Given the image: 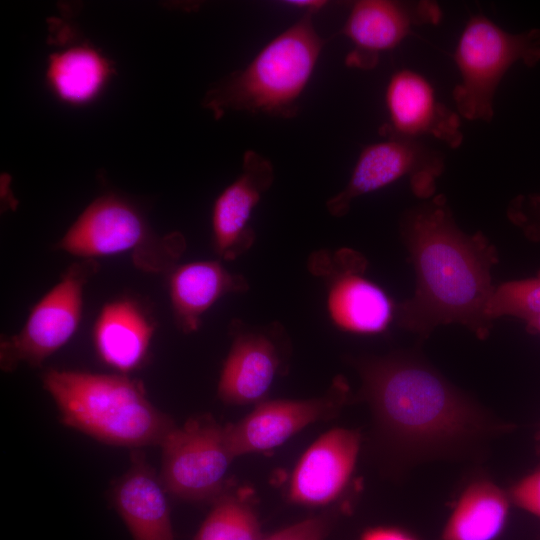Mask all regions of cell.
<instances>
[{"label": "cell", "instance_id": "8fae6325", "mask_svg": "<svg viewBox=\"0 0 540 540\" xmlns=\"http://www.w3.org/2000/svg\"><path fill=\"white\" fill-rule=\"evenodd\" d=\"M347 395L346 382L338 377L317 398L262 401L237 423L224 426L229 450L236 458L278 447L306 426L333 417Z\"/></svg>", "mask_w": 540, "mask_h": 540}, {"label": "cell", "instance_id": "4316f807", "mask_svg": "<svg viewBox=\"0 0 540 540\" xmlns=\"http://www.w3.org/2000/svg\"><path fill=\"white\" fill-rule=\"evenodd\" d=\"M360 540H415L408 534L395 528H374L366 531Z\"/></svg>", "mask_w": 540, "mask_h": 540}, {"label": "cell", "instance_id": "d4e9b609", "mask_svg": "<svg viewBox=\"0 0 540 540\" xmlns=\"http://www.w3.org/2000/svg\"><path fill=\"white\" fill-rule=\"evenodd\" d=\"M509 219L521 227L525 233L540 236V193L515 198L508 208Z\"/></svg>", "mask_w": 540, "mask_h": 540}, {"label": "cell", "instance_id": "3957f363", "mask_svg": "<svg viewBox=\"0 0 540 540\" xmlns=\"http://www.w3.org/2000/svg\"><path fill=\"white\" fill-rule=\"evenodd\" d=\"M61 422L116 446H160L176 428L147 398L143 384L125 374L50 369L42 378Z\"/></svg>", "mask_w": 540, "mask_h": 540}, {"label": "cell", "instance_id": "ac0fdd59", "mask_svg": "<svg viewBox=\"0 0 540 540\" xmlns=\"http://www.w3.org/2000/svg\"><path fill=\"white\" fill-rule=\"evenodd\" d=\"M155 324L139 303L121 298L101 309L93 329L96 353L120 374L138 369L145 361Z\"/></svg>", "mask_w": 540, "mask_h": 540}, {"label": "cell", "instance_id": "5bb4252c", "mask_svg": "<svg viewBox=\"0 0 540 540\" xmlns=\"http://www.w3.org/2000/svg\"><path fill=\"white\" fill-rule=\"evenodd\" d=\"M385 102L389 123L382 127L381 134L418 140L431 136L452 148L463 141L461 122L457 113L436 99L431 84L420 74L402 69L390 78Z\"/></svg>", "mask_w": 540, "mask_h": 540}, {"label": "cell", "instance_id": "4fadbf2b", "mask_svg": "<svg viewBox=\"0 0 540 540\" xmlns=\"http://www.w3.org/2000/svg\"><path fill=\"white\" fill-rule=\"evenodd\" d=\"M440 19L439 5L431 1H357L341 31L354 44L346 64L371 69L377 64L380 53L395 48L412 28L436 24Z\"/></svg>", "mask_w": 540, "mask_h": 540}, {"label": "cell", "instance_id": "e0dca14e", "mask_svg": "<svg viewBox=\"0 0 540 540\" xmlns=\"http://www.w3.org/2000/svg\"><path fill=\"white\" fill-rule=\"evenodd\" d=\"M112 499L133 540H174L166 490L140 451L132 453Z\"/></svg>", "mask_w": 540, "mask_h": 540}, {"label": "cell", "instance_id": "484cf974", "mask_svg": "<svg viewBox=\"0 0 540 540\" xmlns=\"http://www.w3.org/2000/svg\"><path fill=\"white\" fill-rule=\"evenodd\" d=\"M511 497L518 506L540 516V470L518 482L511 490Z\"/></svg>", "mask_w": 540, "mask_h": 540}, {"label": "cell", "instance_id": "5b68a950", "mask_svg": "<svg viewBox=\"0 0 540 540\" xmlns=\"http://www.w3.org/2000/svg\"><path fill=\"white\" fill-rule=\"evenodd\" d=\"M57 247L84 259L129 253L140 270L161 272L175 267L186 242L179 232L158 236L132 204L107 194L82 212Z\"/></svg>", "mask_w": 540, "mask_h": 540}, {"label": "cell", "instance_id": "7402d4cb", "mask_svg": "<svg viewBox=\"0 0 540 540\" xmlns=\"http://www.w3.org/2000/svg\"><path fill=\"white\" fill-rule=\"evenodd\" d=\"M260 524L253 508L240 497L224 492L193 540H262Z\"/></svg>", "mask_w": 540, "mask_h": 540}, {"label": "cell", "instance_id": "ffe728a7", "mask_svg": "<svg viewBox=\"0 0 540 540\" xmlns=\"http://www.w3.org/2000/svg\"><path fill=\"white\" fill-rule=\"evenodd\" d=\"M508 514L505 494L488 481L469 485L445 526L442 540H493Z\"/></svg>", "mask_w": 540, "mask_h": 540}, {"label": "cell", "instance_id": "9c48e42d", "mask_svg": "<svg viewBox=\"0 0 540 540\" xmlns=\"http://www.w3.org/2000/svg\"><path fill=\"white\" fill-rule=\"evenodd\" d=\"M367 266V259L349 248L318 252L311 257L310 270L327 280V314L341 331L379 334L395 319L396 304L365 276Z\"/></svg>", "mask_w": 540, "mask_h": 540}, {"label": "cell", "instance_id": "cb8c5ba5", "mask_svg": "<svg viewBox=\"0 0 540 540\" xmlns=\"http://www.w3.org/2000/svg\"><path fill=\"white\" fill-rule=\"evenodd\" d=\"M332 522L331 513H322L263 537L262 540H324L332 527Z\"/></svg>", "mask_w": 540, "mask_h": 540}, {"label": "cell", "instance_id": "7c38bea8", "mask_svg": "<svg viewBox=\"0 0 540 540\" xmlns=\"http://www.w3.org/2000/svg\"><path fill=\"white\" fill-rule=\"evenodd\" d=\"M230 327L233 340L220 373L218 396L231 405L260 403L281 365L284 328L277 322L250 326L240 320H233Z\"/></svg>", "mask_w": 540, "mask_h": 540}, {"label": "cell", "instance_id": "52a82bcc", "mask_svg": "<svg viewBox=\"0 0 540 540\" xmlns=\"http://www.w3.org/2000/svg\"><path fill=\"white\" fill-rule=\"evenodd\" d=\"M160 481L166 492L187 501H214L225 492L234 459L224 426L209 416L189 419L174 428L160 445Z\"/></svg>", "mask_w": 540, "mask_h": 540}, {"label": "cell", "instance_id": "277c9868", "mask_svg": "<svg viewBox=\"0 0 540 540\" xmlns=\"http://www.w3.org/2000/svg\"><path fill=\"white\" fill-rule=\"evenodd\" d=\"M311 12L268 42L243 69L207 91L203 105L215 118L228 111L294 117L323 47Z\"/></svg>", "mask_w": 540, "mask_h": 540}, {"label": "cell", "instance_id": "30bf717a", "mask_svg": "<svg viewBox=\"0 0 540 540\" xmlns=\"http://www.w3.org/2000/svg\"><path fill=\"white\" fill-rule=\"evenodd\" d=\"M442 170V156L418 140L388 137L361 151L347 185L326 202V208L331 215L342 217L356 198L407 175L413 193L428 198L434 194Z\"/></svg>", "mask_w": 540, "mask_h": 540}, {"label": "cell", "instance_id": "6da1fadb", "mask_svg": "<svg viewBox=\"0 0 540 540\" xmlns=\"http://www.w3.org/2000/svg\"><path fill=\"white\" fill-rule=\"evenodd\" d=\"M401 236L416 274L412 297L396 304L397 324L422 338L436 327L459 324L484 339L493 324L486 306L495 289L496 247L481 232H463L444 195L410 209Z\"/></svg>", "mask_w": 540, "mask_h": 540}, {"label": "cell", "instance_id": "f1b7e54d", "mask_svg": "<svg viewBox=\"0 0 540 540\" xmlns=\"http://www.w3.org/2000/svg\"><path fill=\"white\" fill-rule=\"evenodd\" d=\"M526 328L530 333L540 334V315L526 321Z\"/></svg>", "mask_w": 540, "mask_h": 540}, {"label": "cell", "instance_id": "7a4b0ae2", "mask_svg": "<svg viewBox=\"0 0 540 540\" xmlns=\"http://www.w3.org/2000/svg\"><path fill=\"white\" fill-rule=\"evenodd\" d=\"M366 400L393 442L433 447L478 433L482 422L471 402L420 360L393 355L357 363Z\"/></svg>", "mask_w": 540, "mask_h": 540}, {"label": "cell", "instance_id": "9a60e30c", "mask_svg": "<svg viewBox=\"0 0 540 540\" xmlns=\"http://www.w3.org/2000/svg\"><path fill=\"white\" fill-rule=\"evenodd\" d=\"M274 181L271 162L256 151L243 156L241 174L216 198L212 209V244L217 256L232 261L254 243L253 211Z\"/></svg>", "mask_w": 540, "mask_h": 540}, {"label": "cell", "instance_id": "8992f818", "mask_svg": "<svg viewBox=\"0 0 540 540\" xmlns=\"http://www.w3.org/2000/svg\"><path fill=\"white\" fill-rule=\"evenodd\" d=\"M454 59L461 82L453 98L459 114L467 120L490 122L494 116L496 89L511 66L540 62V29L508 33L482 14L467 22Z\"/></svg>", "mask_w": 540, "mask_h": 540}, {"label": "cell", "instance_id": "2e32d148", "mask_svg": "<svg viewBox=\"0 0 540 540\" xmlns=\"http://www.w3.org/2000/svg\"><path fill=\"white\" fill-rule=\"evenodd\" d=\"M360 448L358 432L334 428L320 436L298 461L289 484V499L299 505L323 506L346 486Z\"/></svg>", "mask_w": 540, "mask_h": 540}, {"label": "cell", "instance_id": "603a6c76", "mask_svg": "<svg viewBox=\"0 0 540 540\" xmlns=\"http://www.w3.org/2000/svg\"><path fill=\"white\" fill-rule=\"evenodd\" d=\"M485 314L492 324L494 320L506 316L528 321L540 315V271L535 277L495 286Z\"/></svg>", "mask_w": 540, "mask_h": 540}, {"label": "cell", "instance_id": "83f0119b", "mask_svg": "<svg viewBox=\"0 0 540 540\" xmlns=\"http://www.w3.org/2000/svg\"><path fill=\"white\" fill-rule=\"evenodd\" d=\"M288 5H292L294 7L303 8L306 10V12L315 13L319 9H321L323 6H325L326 1L321 0H298V1H288L286 2Z\"/></svg>", "mask_w": 540, "mask_h": 540}, {"label": "cell", "instance_id": "ba28073f", "mask_svg": "<svg viewBox=\"0 0 540 540\" xmlns=\"http://www.w3.org/2000/svg\"><path fill=\"white\" fill-rule=\"evenodd\" d=\"M98 264L93 259L74 263L61 280L32 308L21 330L1 339L4 371L20 363L40 367L76 333L83 312L84 288Z\"/></svg>", "mask_w": 540, "mask_h": 540}, {"label": "cell", "instance_id": "44dd1931", "mask_svg": "<svg viewBox=\"0 0 540 540\" xmlns=\"http://www.w3.org/2000/svg\"><path fill=\"white\" fill-rule=\"evenodd\" d=\"M110 73L108 61L99 52L76 46L50 57L47 79L61 100L81 104L99 93Z\"/></svg>", "mask_w": 540, "mask_h": 540}, {"label": "cell", "instance_id": "d6986e66", "mask_svg": "<svg viewBox=\"0 0 540 540\" xmlns=\"http://www.w3.org/2000/svg\"><path fill=\"white\" fill-rule=\"evenodd\" d=\"M169 295L175 323L185 334L201 326L204 313L221 297L249 289L247 279L219 261H195L172 268Z\"/></svg>", "mask_w": 540, "mask_h": 540}]
</instances>
